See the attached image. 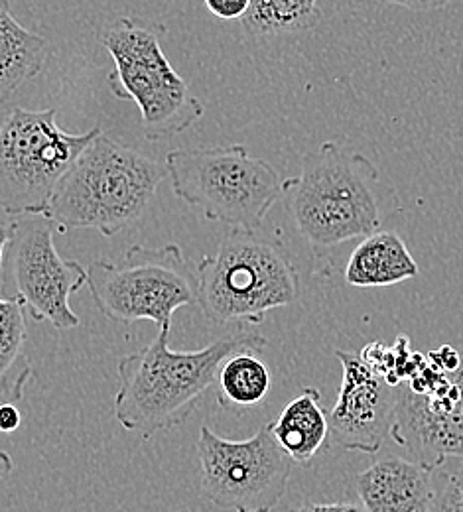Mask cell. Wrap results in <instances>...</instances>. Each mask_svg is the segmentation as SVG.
I'll use <instances>...</instances> for the list:
<instances>
[{"instance_id":"1","label":"cell","mask_w":463,"mask_h":512,"mask_svg":"<svg viewBox=\"0 0 463 512\" xmlns=\"http://www.w3.org/2000/svg\"><path fill=\"white\" fill-rule=\"evenodd\" d=\"M170 333L158 331L154 341L119 361L115 396L117 422L142 438L182 424L215 386L221 363L239 353H261L266 337L255 329H237L199 351H172Z\"/></svg>"},{"instance_id":"2","label":"cell","mask_w":463,"mask_h":512,"mask_svg":"<svg viewBox=\"0 0 463 512\" xmlns=\"http://www.w3.org/2000/svg\"><path fill=\"white\" fill-rule=\"evenodd\" d=\"M282 197L314 251L365 239L393 215V192L381 182L379 168L337 142L306 152L300 174L284 180Z\"/></svg>"},{"instance_id":"3","label":"cell","mask_w":463,"mask_h":512,"mask_svg":"<svg viewBox=\"0 0 463 512\" xmlns=\"http://www.w3.org/2000/svg\"><path fill=\"white\" fill-rule=\"evenodd\" d=\"M164 176L156 160L99 132L58 184L46 217L62 233L95 229L115 237L142 219Z\"/></svg>"},{"instance_id":"4","label":"cell","mask_w":463,"mask_h":512,"mask_svg":"<svg viewBox=\"0 0 463 512\" xmlns=\"http://www.w3.org/2000/svg\"><path fill=\"white\" fill-rule=\"evenodd\" d=\"M205 320L263 323L266 314L298 300L300 274L290 251L261 229H231L196 268Z\"/></svg>"},{"instance_id":"5","label":"cell","mask_w":463,"mask_h":512,"mask_svg":"<svg viewBox=\"0 0 463 512\" xmlns=\"http://www.w3.org/2000/svg\"><path fill=\"white\" fill-rule=\"evenodd\" d=\"M162 24L123 16L101 36L115 69L107 75L111 93L133 101L140 111V127L148 140L184 132L203 117V105L184 77L168 62Z\"/></svg>"},{"instance_id":"6","label":"cell","mask_w":463,"mask_h":512,"mask_svg":"<svg viewBox=\"0 0 463 512\" xmlns=\"http://www.w3.org/2000/svg\"><path fill=\"white\" fill-rule=\"evenodd\" d=\"M164 168L184 203L233 229H261L282 197L284 180L274 166L241 144L172 150Z\"/></svg>"},{"instance_id":"7","label":"cell","mask_w":463,"mask_h":512,"mask_svg":"<svg viewBox=\"0 0 463 512\" xmlns=\"http://www.w3.org/2000/svg\"><path fill=\"white\" fill-rule=\"evenodd\" d=\"M87 284L107 320L152 321L164 333L180 308L198 304V274L174 243L133 245L121 262L99 258L87 268Z\"/></svg>"},{"instance_id":"8","label":"cell","mask_w":463,"mask_h":512,"mask_svg":"<svg viewBox=\"0 0 463 512\" xmlns=\"http://www.w3.org/2000/svg\"><path fill=\"white\" fill-rule=\"evenodd\" d=\"M58 111L12 109L0 125V211L12 217L48 215L58 184L101 132L58 127Z\"/></svg>"},{"instance_id":"9","label":"cell","mask_w":463,"mask_h":512,"mask_svg":"<svg viewBox=\"0 0 463 512\" xmlns=\"http://www.w3.org/2000/svg\"><path fill=\"white\" fill-rule=\"evenodd\" d=\"M203 495L221 509L272 512L282 501L292 459L276 444L265 424L253 438L231 442L201 426L198 444Z\"/></svg>"},{"instance_id":"10","label":"cell","mask_w":463,"mask_h":512,"mask_svg":"<svg viewBox=\"0 0 463 512\" xmlns=\"http://www.w3.org/2000/svg\"><path fill=\"white\" fill-rule=\"evenodd\" d=\"M389 436L428 471L463 457V351L454 371L426 355L424 367L395 386Z\"/></svg>"},{"instance_id":"11","label":"cell","mask_w":463,"mask_h":512,"mask_svg":"<svg viewBox=\"0 0 463 512\" xmlns=\"http://www.w3.org/2000/svg\"><path fill=\"white\" fill-rule=\"evenodd\" d=\"M56 223L44 215L10 223V260L18 298L32 320L48 321L58 331L81 325L69 306L71 294L87 284V268L56 251Z\"/></svg>"},{"instance_id":"12","label":"cell","mask_w":463,"mask_h":512,"mask_svg":"<svg viewBox=\"0 0 463 512\" xmlns=\"http://www.w3.org/2000/svg\"><path fill=\"white\" fill-rule=\"evenodd\" d=\"M343 369L339 396L328 414L330 440L347 451L377 453L391 434L395 386L359 353L335 351Z\"/></svg>"},{"instance_id":"13","label":"cell","mask_w":463,"mask_h":512,"mask_svg":"<svg viewBox=\"0 0 463 512\" xmlns=\"http://www.w3.org/2000/svg\"><path fill=\"white\" fill-rule=\"evenodd\" d=\"M355 491L367 512H430L432 471L402 457L379 459L355 477Z\"/></svg>"},{"instance_id":"14","label":"cell","mask_w":463,"mask_h":512,"mask_svg":"<svg viewBox=\"0 0 463 512\" xmlns=\"http://www.w3.org/2000/svg\"><path fill=\"white\" fill-rule=\"evenodd\" d=\"M420 268L393 231H377L359 241L345 264V282L355 288H383L412 280Z\"/></svg>"},{"instance_id":"15","label":"cell","mask_w":463,"mask_h":512,"mask_svg":"<svg viewBox=\"0 0 463 512\" xmlns=\"http://www.w3.org/2000/svg\"><path fill=\"white\" fill-rule=\"evenodd\" d=\"M270 434L292 463L308 467L330 438L320 390L310 386L290 400L276 422L270 424Z\"/></svg>"},{"instance_id":"16","label":"cell","mask_w":463,"mask_h":512,"mask_svg":"<svg viewBox=\"0 0 463 512\" xmlns=\"http://www.w3.org/2000/svg\"><path fill=\"white\" fill-rule=\"evenodd\" d=\"M50 52V42L24 28L0 0V109L24 83L44 71Z\"/></svg>"},{"instance_id":"17","label":"cell","mask_w":463,"mask_h":512,"mask_svg":"<svg viewBox=\"0 0 463 512\" xmlns=\"http://www.w3.org/2000/svg\"><path fill=\"white\" fill-rule=\"evenodd\" d=\"M215 388L219 406L235 412L255 408L270 390V371L259 353L239 351L221 363Z\"/></svg>"},{"instance_id":"18","label":"cell","mask_w":463,"mask_h":512,"mask_svg":"<svg viewBox=\"0 0 463 512\" xmlns=\"http://www.w3.org/2000/svg\"><path fill=\"white\" fill-rule=\"evenodd\" d=\"M318 2L320 0H251V8L241 22L255 38L306 32L322 18Z\"/></svg>"},{"instance_id":"19","label":"cell","mask_w":463,"mask_h":512,"mask_svg":"<svg viewBox=\"0 0 463 512\" xmlns=\"http://www.w3.org/2000/svg\"><path fill=\"white\" fill-rule=\"evenodd\" d=\"M24 302L16 298H0V386L6 392L10 375L24 355L26 318Z\"/></svg>"},{"instance_id":"20","label":"cell","mask_w":463,"mask_h":512,"mask_svg":"<svg viewBox=\"0 0 463 512\" xmlns=\"http://www.w3.org/2000/svg\"><path fill=\"white\" fill-rule=\"evenodd\" d=\"M430 512H463V457L446 459L432 471Z\"/></svg>"},{"instance_id":"21","label":"cell","mask_w":463,"mask_h":512,"mask_svg":"<svg viewBox=\"0 0 463 512\" xmlns=\"http://www.w3.org/2000/svg\"><path fill=\"white\" fill-rule=\"evenodd\" d=\"M203 4L219 20H243L251 8V0H203Z\"/></svg>"},{"instance_id":"22","label":"cell","mask_w":463,"mask_h":512,"mask_svg":"<svg viewBox=\"0 0 463 512\" xmlns=\"http://www.w3.org/2000/svg\"><path fill=\"white\" fill-rule=\"evenodd\" d=\"M389 6H398V8H408L416 12H430V10H440L452 4L454 0H379Z\"/></svg>"},{"instance_id":"23","label":"cell","mask_w":463,"mask_h":512,"mask_svg":"<svg viewBox=\"0 0 463 512\" xmlns=\"http://www.w3.org/2000/svg\"><path fill=\"white\" fill-rule=\"evenodd\" d=\"M22 424V414L16 404L4 402L0 404V432L2 434H12L20 428Z\"/></svg>"},{"instance_id":"24","label":"cell","mask_w":463,"mask_h":512,"mask_svg":"<svg viewBox=\"0 0 463 512\" xmlns=\"http://www.w3.org/2000/svg\"><path fill=\"white\" fill-rule=\"evenodd\" d=\"M292 512H367L361 503H304Z\"/></svg>"},{"instance_id":"25","label":"cell","mask_w":463,"mask_h":512,"mask_svg":"<svg viewBox=\"0 0 463 512\" xmlns=\"http://www.w3.org/2000/svg\"><path fill=\"white\" fill-rule=\"evenodd\" d=\"M12 471H14V459L10 457V453L0 449V489L6 483V479L10 477Z\"/></svg>"},{"instance_id":"26","label":"cell","mask_w":463,"mask_h":512,"mask_svg":"<svg viewBox=\"0 0 463 512\" xmlns=\"http://www.w3.org/2000/svg\"><path fill=\"white\" fill-rule=\"evenodd\" d=\"M8 239H10V223L0 219V270H2V260H4V251L8 247Z\"/></svg>"}]
</instances>
